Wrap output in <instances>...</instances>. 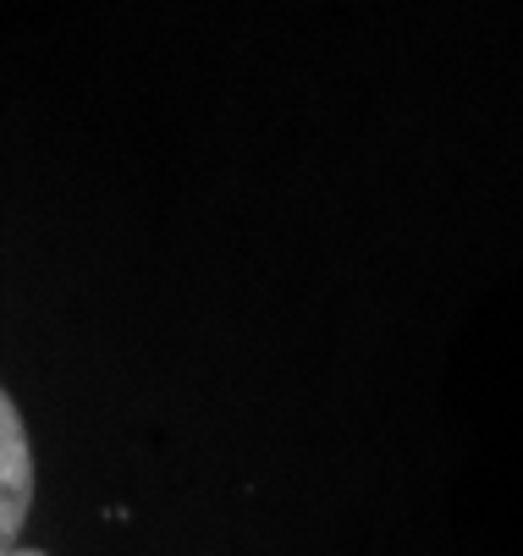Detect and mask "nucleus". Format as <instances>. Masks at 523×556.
I'll return each instance as SVG.
<instances>
[{
    "label": "nucleus",
    "instance_id": "obj_2",
    "mask_svg": "<svg viewBox=\"0 0 523 556\" xmlns=\"http://www.w3.org/2000/svg\"><path fill=\"white\" fill-rule=\"evenodd\" d=\"M0 556H44V551H34V545H12V551H0Z\"/></svg>",
    "mask_w": 523,
    "mask_h": 556
},
{
    "label": "nucleus",
    "instance_id": "obj_1",
    "mask_svg": "<svg viewBox=\"0 0 523 556\" xmlns=\"http://www.w3.org/2000/svg\"><path fill=\"white\" fill-rule=\"evenodd\" d=\"M39 468H34V441L28 425L12 403V391L0 386V551H12L23 540V523L34 513Z\"/></svg>",
    "mask_w": 523,
    "mask_h": 556
}]
</instances>
